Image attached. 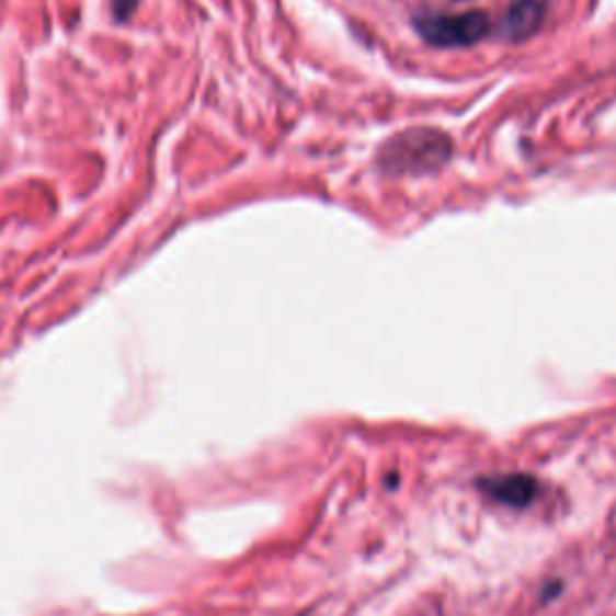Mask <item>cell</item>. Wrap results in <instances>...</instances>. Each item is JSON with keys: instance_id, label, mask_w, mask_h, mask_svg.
Masks as SVG:
<instances>
[{"instance_id": "6da1fadb", "label": "cell", "mask_w": 616, "mask_h": 616, "mask_svg": "<svg viewBox=\"0 0 616 616\" xmlns=\"http://www.w3.org/2000/svg\"><path fill=\"white\" fill-rule=\"evenodd\" d=\"M453 142L436 128H410L390 138L378 152V167L388 176H424L448 164Z\"/></svg>"}, {"instance_id": "7a4b0ae2", "label": "cell", "mask_w": 616, "mask_h": 616, "mask_svg": "<svg viewBox=\"0 0 616 616\" xmlns=\"http://www.w3.org/2000/svg\"><path fill=\"white\" fill-rule=\"evenodd\" d=\"M419 36L436 48H460L482 42L491 30L484 12H460V15H422L414 20Z\"/></svg>"}, {"instance_id": "3957f363", "label": "cell", "mask_w": 616, "mask_h": 616, "mask_svg": "<svg viewBox=\"0 0 616 616\" xmlns=\"http://www.w3.org/2000/svg\"><path fill=\"white\" fill-rule=\"evenodd\" d=\"M479 489H482L484 494H489L494 501L506 503V506H511V509H525L535 501L539 484L535 477L513 472V475L482 479V482H479Z\"/></svg>"}, {"instance_id": "277c9868", "label": "cell", "mask_w": 616, "mask_h": 616, "mask_svg": "<svg viewBox=\"0 0 616 616\" xmlns=\"http://www.w3.org/2000/svg\"><path fill=\"white\" fill-rule=\"evenodd\" d=\"M541 20H545V3L541 0H515L506 12V20H503V30H506L509 39L523 42L539 30Z\"/></svg>"}, {"instance_id": "5b68a950", "label": "cell", "mask_w": 616, "mask_h": 616, "mask_svg": "<svg viewBox=\"0 0 616 616\" xmlns=\"http://www.w3.org/2000/svg\"><path fill=\"white\" fill-rule=\"evenodd\" d=\"M135 3H138V0H114V15L118 20H126L135 10Z\"/></svg>"}]
</instances>
